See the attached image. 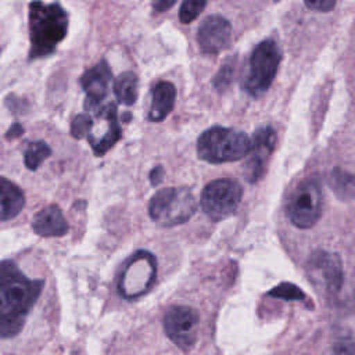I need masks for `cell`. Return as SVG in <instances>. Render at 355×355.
<instances>
[{
	"label": "cell",
	"instance_id": "1",
	"mask_svg": "<svg viewBox=\"0 0 355 355\" xmlns=\"http://www.w3.org/2000/svg\"><path fill=\"white\" fill-rule=\"evenodd\" d=\"M43 286V280L28 279L12 261L1 262L0 333L3 338H11L22 330L26 315L36 304Z\"/></svg>",
	"mask_w": 355,
	"mask_h": 355
},
{
	"label": "cell",
	"instance_id": "2",
	"mask_svg": "<svg viewBox=\"0 0 355 355\" xmlns=\"http://www.w3.org/2000/svg\"><path fill=\"white\" fill-rule=\"evenodd\" d=\"M68 32V14L58 3L33 0L29 4V58L51 54Z\"/></svg>",
	"mask_w": 355,
	"mask_h": 355
},
{
	"label": "cell",
	"instance_id": "3",
	"mask_svg": "<svg viewBox=\"0 0 355 355\" xmlns=\"http://www.w3.org/2000/svg\"><path fill=\"white\" fill-rule=\"evenodd\" d=\"M251 151L250 137L237 129L212 126L197 139V155L209 164L243 159Z\"/></svg>",
	"mask_w": 355,
	"mask_h": 355
},
{
	"label": "cell",
	"instance_id": "4",
	"mask_svg": "<svg viewBox=\"0 0 355 355\" xmlns=\"http://www.w3.org/2000/svg\"><path fill=\"white\" fill-rule=\"evenodd\" d=\"M196 211L197 201L187 187L162 189L157 191L148 202L150 218L164 227L187 222Z\"/></svg>",
	"mask_w": 355,
	"mask_h": 355
},
{
	"label": "cell",
	"instance_id": "5",
	"mask_svg": "<svg viewBox=\"0 0 355 355\" xmlns=\"http://www.w3.org/2000/svg\"><path fill=\"white\" fill-rule=\"evenodd\" d=\"M280 60V50L273 40L266 39L258 43L248 58L241 83L243 89L251 97H261L270 87L277 73Z\"/></svg>",
	"mask_w": 355,
	"mask_h": 355
},
{
	"label": "cell",
	"instance_id": "6",
	"mask_svg": "<svg viewBox=\"0 0 355 355\" xmlns=\"http://www.w3.org/2000/svg\"><path fill=\"white\" fill-rule=\"evenodd\" d=\"M243 197V187L232 179L209 182L201 193V208L212 220H220L236 212Z\"/></svg>",
	"mask_w": 355,
	"mask_h": 355
},
{
	"label": "cell",
	"instance_id": "7",
	"mask_svg": "<svg viewBox=\"0 0 355 355\" xmlns=\"http://www.w3.org/2000/svg\"><path fill=\"white\" fill-rule=\"evenodd\" d=\"M322 214V190L315 178L301 182L290 197L287 216L300 229L312 227Z\"/></svg>",
	"mask_w": 355,
	"mask_h": 355
},
{
	"label": "cell",
	"instance_id": "8",
	"mask_svg": "<svg viewBox=\"0 0 355 355\" xmlns=\"http://www.w3.org/2000/svg\"><path fill=\"white\" fill-rule=\"evenodd\" d=\"M157 276L155 257L148 251L135 252L126 262L119 279V293L128 298H137L148 291Z\"/></svg>",
	"mask_w": 355,
	"mask_h": 355
},
{
	"label": "cell",
	"instance_id": "9",
	"mask_svg": "<svg viewBox=\"0 0 355 355\" xmlns=\"http://www.w3.org/2000/svg\"><path fill=\"white\" fill-rule=\"evenodd\" d=\"M198 313L187 305H173L164 316L166 337L182 351H190L197 341Z\"/></svg>",
	"mask_w": 355,
	"mask_h": 355
},
{
	"label": "cell",
	"instance_id": "10",
	"mask_svg": "<svg viewBox=\"0 0 355 355\" xmlns=\"http://www.w3.org/2000/svg\"><path fill=\"white\" fill-rule=\"evenodd\" d=\"M89 112L93 114L94 118L87 140L94 154L100 157L112 148L122 136V129L116 115V105L114 103H107Z\"/></svg>",
	"mask_w": 355,
	"mask_h": 355
},
{
	"label": "cell",
	"instance_id": "11",
	"mask_svg": "<svg viewBox=\"0 0 355 355\" xmlns=\"http://www.w3.org/2000/svg\"><path fill=\"white\" fill-rule=\"evenodd\" d=\"M309 276L320 283L329 293H337L343 284V262L338 254L315 251L308 261Z\"/></svg>",
	"mask_w": 355,
	"mask_h": 355
},
{
	"label": "cell",
	"instance_id": "12",
	"mask_svg": "<svg viewBox=\"0 0 355 355\" xmlns=\"http://www.w3.org/2000/svg\"><path fill=\"white\" fill-rule=\"evenodd\" d=\"M276 132L270 126L258 128L251 140V157L245 165V178L250 183L258 182L266 169L268 161L275 150Z\"/></svg>",
	"mask_w": 355,
	"mask_h": 355
},
{
	"label": "cell",
	"instance_id": "13",
	"mask_svg": "<svg viewBox=\"0 0 355 355\" xmlns=\"http://www.w3.org/2000/svg\"><path fill=\"white\" fill-rule=\"evenodd\" d=\"M197 40L202 53L218 54L232 42V25L222 15H209L201 22Z\"/></svg>",
	"mask_w": 355,
	"mask_h": 355
},
{
	"label": "cell",
	"instance_id": "14",
	"mask_svg": "<svg viewBox=\"0 0 355 355\" xmlns=\"http://www.w3.org/2000/svg\"><path fill=\"white\" fill-rule=\"evenodd\" d=\"M112 79L111 69L107 61H100L90 69H87L82 78L80 85L86 93L85 108L86 111H93L98 108L108 93V87Z\"/></svg>",
	"mask_w": 355,
	"mask_h": 355
},
{
	"label": "cell",
	"instance_id": "15",
	"mask_svg": "<svg viewBox=\"0 0 355 355\" xmlns=\"http://www.w3.org/2000/svg\"><path fill=\"white\" fill-rule=\"evenodd\" d=\"M32 229L42 237H61L68 233L69 226L61 208L55 204H50L33 216Z\"/></svg>",
	"mask_w": 355,
	"mask_h": 355
},
{
	"label": "cell",
	"instance_id": "16",
	"mask_svg": "<svg viewBox=\"0 0 355 355\" xmlns=\"http://www.w3.org/2000/svg\"><path fill=\"white\" fill-rule=\"evenodd\" d=\"M176 100V89L173 83L168 80L158 82L151 89V107L148 118L153 122L165 119L173 110Z\"/></svg>",
	"mask_w": 355,
	"mask_h": 355
},
{
	"label": "cell",
	"instance_id": "17",
	"mask_svg": "<svg viewBox=\"0 0 355 355\" xmlns=\"http://www.w3.org/2000/svg\"><path fill=\"white\" fill-rule=\"evenodd\" d=\"M1 220L15 218L25 207L24 191L11 180L1 178Z\"/></svg>",
	"mask_w": 355,
	"mask_h": 355
},
{
	"label": "cell",
	"instance_id": "18",
	"mask_svg": "<svg viewBox=\"0 0 355 355\" xmlns=\"http://www.w3.org/2000/svg\"><path fill=\"white\" fill-rule=\"evenodd\" d=\"M114 93L119 103L125 105H132L137 100L139 93V79L132 71L121 73L114 82Z\"/></svg>",
	"mask_w": 355,
	"mask_h": 355
},
{
	"label": "cell",
	"instance_id": "19",
	"mask_svg": "<svg viewBox=\"0 0 355 355\" xmlns=\"http://www.w3.org/2000/svg\"><path fill=\"white\" fill-rule=\"evenodd\" d=\"M329 183L337 198L343 201H349L355 198V175L336 168L330 173Z\"/></svg>",
	"mask_w": 355,
	"mask_h": 355
},
{
	"label": "cell",
	"instance_id": "20",
	"mask_svg": "<svg viewBox=\"0 0 355 355\" xmlns=\"http://www.w3.org/2000/svg\"><path fill=\"white\" fill-rule=\"evenodd\" d=\"M51 155V148L46 141L37 140L28 146L24 154V162L25 166L29 171H36L44 159H47Z\"/></svg>",
	"mask_w": 355,
	"mask_h": 355
},
{
	"label": "cell",
	"instance_id": "21",
	"mask_svg": "<svg viewBox=\"0 0 355 355\" xmlns=\"http://www.w3.org/2000/svg\"><path fill=\"white\" fill-rule=\"evenodd\" d=\"M269 297L284 300V301H304L305 294L293 283H280L279 286L273 287L269 293Z\"/></svg>",
	"mask_w": 355,
	"mask_h": 355
},
{
	"label": "cell",
	"instance_id": "22",
	"mask_svg": "<svg viewBox=\"0 0 355 355\" xmlns=\"http://www.w3.org/2000/svg\"><path fill=\"white\" fill-rule=\"evenodd\" d=\"M207 0H183L179 10V19L182 24L193 22L205 8Z\"/></svg>",
	"mask_w": 355,
	"mask_h": 355
},
{
	"label": "cell",
	"instance_id": "23",
	"mask_svg": "<svg viewBox=\"0 0 355 355\" xmlns=\"http://www.w3.org/2000/svg\"><path fill=\"white\" fill-rule=\"evenodd\" d=\"M93 128V116L89 111L78 114L71 122V135L75 139L87 137Z\"/></svg>",
	"mask_w": 355,
	"mask_h": 355
},
{
	"label": "cell",
	"instance_id": "24",
	"mask_svg": "<svg viewBox=\"0 0 355 355\" xmlns=\"http://www.w3.org/2000/svg\"><path fill=\"white\" fill-rule=\"evenodd\" d=\"M233 76H234V65L232 62H226L219 68V71L214 76L212 83L215 89H218L219 92H225L232 85Z\"/></svg>",
	"mask_w": 355,
	"mask_h": 355
},
{
	"label": "cell",
	"instance_id": "25",
	"mask_svg": "<svg viewBox=\"0 0 355 355\" xmlns=\"http://www.w3.org/2000/svg\"><path fill=\"white\" fill-rule=\"evenodd\" d=\"M337 0H304L305 6L313 11L319 12H327L331 11L336 6Z\"/></svg>",
	"mask_w": 355,
	"mask_h": 355
},
{
	"label": "cell",
	"instance_id": "26",
	"mask_svg": "<svg viewBox=\"0 0 355 355\" xmlns=\"http://www.w3.org/2000/svg\"><path fill=\"white\" fill-rule=\"evenodd\" d=\"M164 175H165V171H164V166H162V165L154 166V168L151 169V172H150V183H151L153 186L159 184V183L162 182V179H164Z\"/></svg>",
	"mask_w": 355,
	"mask_h": 355
},
{
	"label": "cell",
	"instance_id": "27",
	"mask_svg": "<svg viewBox=\"0 0 355 355\" xmlns=\"http://www.w3.org/2000/svg\"><path fill=\"white\" fill-rule=\"evenodd\" d=\"M334 352L352 354V352H355V344L351 340H343V341H340V344L334 345Z\"/></svg>",
	"mask_w": 355,
	"mask_h": 355
},
{
	"label": "cell",
	"instance_id": "28",
	"mask_svg": "<svg viewBox=\"0 0 355 355\" xmlns=\"http://www.w3.org/2000/svg\"><path fill=\"white\" fill-rule=\"evenodd\" d=\"M176 3V0H153V8L158 12H164Z\"/></svg>",
	"mask_w": 355,
	"mask_h": 355
},
{
	"label": "cell",
	"instance_id": "29",
	"mask_svg": "<svg viewBox=\"0 0 355 355\" xmlns=\"http://www.w3.org/2000/svg\"><path fill=\"white\" fill-rule=\"evenodd\" d=\"M21 135H24V128L19 123H14L6 133V139L11 140V139H17Z\"/></svg>",
	"mask_w": 355,
	"mask_h": 355
},
{
	"label": "cell",
	"instance_id": "30",
	"mask_svg": "<svg viewBox=\"0 0 355 355\" xmlns=\"http://www.w3.org/2000/svg\"><path fill=\"white\" fill-rule=\"evenodd\" d=\"M273 1H279V0H273Z\"/></svg>",
	"mask_w": 355,
	"mask_h": 355
}]
</instances>
